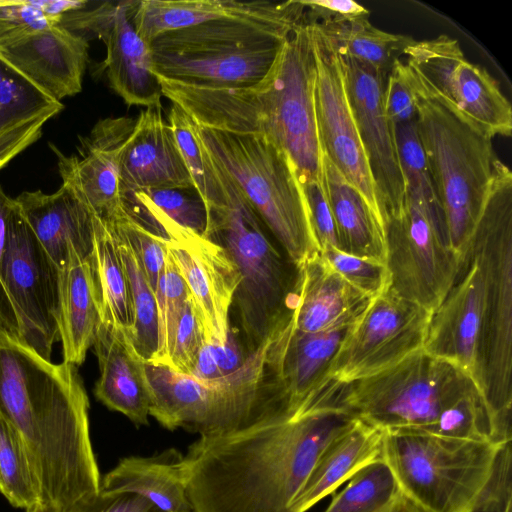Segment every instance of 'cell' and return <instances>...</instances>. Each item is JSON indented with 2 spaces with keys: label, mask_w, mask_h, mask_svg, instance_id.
Returning <instances> with one entry per match:
<instances>
[{
  "label": "cell",
  "mask_w": 512,
  "mask_h": 512,
  "mask_svg": "<svg viewBox=\"0 0 512 512\" xmlns=\"http://www.w3.org/2000/svg\"><path fill=\"white\" fill-rule=\"evenodd\" d=\"M93 347L100 369L95 396L106 407L122 413L135 425L147 426L150 391L145 363L120 332L102 322Z\"/></svg>",
  "instance_id": "26"
},
{
  "label": "cell",
  "mask_w": 512,
  "mask_h": 512,
  "mask_svg": "<svg viewBox=\"0 0 512 512\" xmlns=\"http://www.w3.org/2000/svg\"><path fill=\"white\" fill-rule=\"evenodd\" d=\"M483 279L478 264L465 256L448 293L431 312L423 349L450 361L476 381L482 326Z\"/></svg>",
  "instance_id": "23"
},
{
  "label": "cell",
  "mask_w": 512,
  "mask_h": 512,
  "mask_svg": "<svg viewBox=\"0 0 512 512\" xmlns=\"http://www.w3.org/2000/svg\"><path fill=\"white\" fill-rule=\"evenodd\" d=\"M430 317V311L388 288L350 327L327 378L345 383L397 364L423 348Z\"/></svg>",
  "instance_id": "16"
},
{
  "label": "cell",
  "mask_w": 512,
  "mask_h": 512,
  "mask_svg": "<svg viewBox=\"0 0 512 512\" xmlns=\"http://www.w3.org/2000/svg\"><path fill=\"white\" fill-rule=\"evenodd\" d=\"M323 176L340 249L347 254L386 265L384 230L361 193L323 152Z\"/></svg>",
  "instance_id": "31"
},
{
  "label": "cell",
  "mask_w": 512,
  "mask_h": 512,
  "mask_svg": "<svg viewBox=\"0 0 512 512\" xmlns=\"http://www.w3.org/2000/svg\"><path fill=\"white\" fill-rule=\"evenodd\" d=\"M512 511V449L511 441L497 450L490 474L469 512Z\"/></svg>",
  "instance_id": "46"
},
{
  "label": "cell",
  "mask_w": 512,
  "mask_h": 512,
  "mask_svg": "<svg viewBox=\"0 0 512 512\" xmlns=\"http://www.w3.org/2000/svg\"><path fill=\"white\" fill-rule=\"evenodd\" d=\"M341 58L347 97L374 183L384 230L386 220L400 211L405 199L394 125L384 108L387 73L352 58Z\"/></svg>",
  "instance_id": "19"
},
{
  "label": "cell",
  "mask_w": 512,
  "mask_h": 512,
  "mask_svg": "<svg viewBox=\"0 0 512 512\" xmlns=\"http://www.w3.org/2000/svg\"><path fill=\"white\" fill-rule=\"evenodd\" d=\"M183 456L169 448L151 456L124 457L101 478L100 491L143 497L160 512H191Z\"/></svg>",
  "instance_id": "29"
},
{
  "label": "cell",
  "mask_w": 512,
  "mask_h": 512,
  "mask_svg": "<svg viewBox=\"0 0 512 512\" xmlns=\"http://www.w3.org/2000/svg\"><path fill=\"white\" fill-rule=\"evenodd\" d=\"M512 512V511H511Z\"/></svg>",
  "instance_id": "56"
},
{
  "label": "cell",
  "mask_w": 512,
  "mask_h": 512,
  "mask_svg": "<svg viewBox=\"0 0 512 512\" xmlns=\"http://www.w3.org/2000/svg\"><path fill=\"white\" fill-rule=\"evenodd\" d=\"M308 404L341 410L383 430H417L500 445L475 379L423 348L361 379L340 383L327 378Z\"/></svg>",
  "instance_id": "3"
},
{
  "label": "cell",
  "mask_w": 512,
  "mask_h": 512,
  "mask_svg": "<svg viewBox=\"0 0 512 512\" xmlns=\"http://www.w3.org/2000/svg\"><path fill=\"white\" fill-rule=\"evenodd\" d=\"M26 512H61V511L54 504L40 502V503L26 509Z\"/></svg>",
  "instance_id": "55"
},
{
  "label": "cell",
  "mask_w": 512,
  "mask_h": 512,
  "mask_svg": "<svg viewBox=\"0 0 512 512\" xmlns=\"http://www.w3.org/2000/svg\"><path fill=\"white\" fill-rule=\"evenodd\" d=\"M58 104L0 58V126Z\"/></svg>",
  "instance_id": "42"
},
{
  "label": "cell",
  "mask_w": 512,
  "mask_h": 512,
  "mask_svg": "<svg viewBox=\"0 0 512 512\" xmlns=\"http://www.w3.org/2000/svg\"><path fill=\"white\" fill-rule=\"evenodd\" d=\"M314 24L339 55L386 73L396 59L395 54L402 52L414 40L409 36L378 29L370 23L368 17Z\"/></svg>",
  "instance_id": "34"
},
{
  "label": "cell",
  "mask_w": 512,
  "mask_h": 512,
  "mask_svg": "<svg viewBox=\"0 0 512 512\" xmlns=\"http://www.w3.org/2000/svg\"><path fill=\"white\" fill-rule=\"evenodd\" d=\"M297 0H140L129 1L131 22L137 34L149 45L158 35L221 18L272 17L285 14Z\"/></svg>",
  "instance_id": "28"
},
{
  "label": "cell",
  "mask_w": 512,
  "mask_h": 512,
  "mask_svg": "<svg viewBox=\"0 0 512 512\" xmlns=\"http://www.w3.org/2000/svg\"><path fill=\"white\" fill-rule=\"evenodd\" d=\"M384 430L355 418L333 437L318 456L291 512H306L356 472L382 457Z\"/></svg>",
  "instance_id": "27"
},
{
  "label": "cell",
  "mask_w": 512,
  "mask_h": 512,
  "mask_svg": "<svg viewBox=\"0 0 512 512\" xmlns=\"http://www.w3.org/2000/svg\"><path fill=\"white\" fill-rule=\"evenodd\" d=\"M331 267L351 286L374 299L389 288L385 264L356 257L335 248L320 252Z\"/></svg>",
  "instance_id": "45"
},
{
  "label": "cell",
  "mask_w": 512,
  "mask_h": 512,
  "mask_svg": "<svg viewBox=\"0 0 512 512\" xmlns=\"http://www.w3.org/2000/svg\"><path fill=\"white\" fill-rule=\"evenodd\" d=\"M57 323L64 362L82 364L101 323L89 260L59 270Z\"/></svg>",
  "instance_id": "32"
},
{
  "label": "cell",
  "mask_w": 512,
  "mask_h": 512,
  "mask_svg": "<svg viewBox=\"0 0 512 512\" xmlns=\"http://www.w3.org/2000/svg\"><path fill=\"white\" fill-rule=\"evenodd\" d=\"M354 419L303 403L287 417L199 436L183 456L191 512H291L324 447Z\"/></svg>",
  "instance_id": "1"
},
{
  "label": "cell",
  "mask_w": 512,
  "mask_h": 512,
  "mask_svg": "<svg viewBox=\"0 0 512 512\" xmlns=\"http://www.w3.org/2000/svg\"><path fill=\"white\" fill-rule=\"evenodd\" d=\"M389 289L432 312L454 284L462 259L452 249L440 208L405 190L400 211L384 224Z\"/></svg>",
  "instance_id": "12"
},
{
  "label": "cell",
  "mask_w": 512,
  "mask_h": 512,
  "mask_svg": "<svg viewBox=\"0 0 512 512\" xmlns=\"http://www.w3.org/2000/svg\"><path fill=\"white\" fill-rule=\"evenodd\" d=\"M136 117H108L99 120L87 137L81 138L79 155L58 159L62 182L73 188L80 199L100 219L111 222L124 210L120 189V153Z\"/></svg>",
  "instance_id": "20"
},
{
  "label": "cell",
  "mask_w": 512,
  "mask_h": 512,
  "mask_svg": "<svg viewBox=\"0 0 512 512\" xmlns=\"http://www.w3.org/2000/svg\"><path fill=\"white\" fill-rule=\"evenodd\" d=\"M106 223L115 235L126 241L134 250L155 293L168 256L164 238L136 222L125 210L116 219Z\"/></svg>",
  "instance_id": "43"
},
{
  "label": "cell",
  "mask_w": 512,
  "mask_h": 512,
  "mask_svg": "<svg viewBox=\"0 0 512 512\" xmlns=\"http://www.w3.org/2000/svg\"><path fill=\"white\" fill-rule=\"evenodd\" d=\"M402 53L427 87L491 138L509 137L512 107L498 81L469 62L457 39L413 40Z\"/></svg>",
  "instance_id": "15"
},
{
  "label": "cell",
  "mask_w": 512,
  "mask_h": 512,
  "mask_svg": "<svg viewBox=\"0 0 512 512\" xmlns=\"http://www.w3.org/2000/svg\"><path fill=\"white\" fill-rule=\"evenodd\" d=\"M399 489L392 470L381 457L356 472L324 512H382Z\"/></svg>",
  "instance_id": "38"
},
{
  "label": "cell",
  "mask_w": 512,
  "mask_h": 512,
  "mask_svg": "<svg viewBox=\"0 0 512 512\" xmlns=\"http://www.w3.org/2000/svg\"><path fill=\"white\" fill-rule=\"evenodd\" d=\"M14 207V198L9 197L0 186V263L9 243L11 216Z\"/></svg>",
  "instance_id": "53"
},
{
  "label": "cell",
  "mask_w": 512,
  "mask_h": 512,
  "mask_svg": "<svg viewBox=\"0 0 512 512\" xmlns=\"http://www.w3.org/2000/svg\"><path fill=\"white\" fill-rule=\"evenodd\" d=\"M204 341L200 322L189 298L175 327L163 365L189 375Z\"/></svg>",
  "instance_id": "47"
},
{
  "label": "cell",
  "mask_w": 512,
  "mask_h": 512,
  "mask_svg": "<svg viewBox=\"0 0 512 512\" xmlns=\"http://www.w3.org/2000/svg\"><path fill=\"white\" fill-rule=\"evenodd\" d=\"M150 227L164 238L167 252L182 276L209 343H225L232 331L229 312L241 282L226 249L208 237L165 216L137 193H130Z\"/></svg>",
  "instance_id": "14"
},
{
  "label": "cell",
  "mask_w": 512,
  "mask_h": 512,
  "mask_svg": "<svg viewBox=\"0 0 512 512\" xmlns=\"http://www.w3.org/2000/svg\"><path fill=\"white\" fill-rule=\"evenodd\" d=\"M88 410L75 365L53 364L0 330V415L29 451L42 502L60 510L100 491Z\"/></svg>",
  "instance_id": "2"
},
{
  "label": "cell",
  "mask_w": 512,
  "mask_h": 512,
  "mask_svg": "<svg viewBox=\"0 0 512 512\" xmlns=\"http://www.w3.org/2000/svg\"><path fill=\"white\" fill-rule=\"evenodd\" d=\"M351 326L326 332L297 330L291 315L277 330V371L293 396L304 400L328 376L330 365Z\"/></svg>",
  "instance_id": "30"
},
{
  "label": "cell",
  "mask_w": 512,
  "mask_h": 512,
  "mask_svg": "<svg viewBox=\"0 0 512 512\" xmlns=\"http://www.w3.org/2000/svg\"><path fill=\"white\" fill-rule=\"evenodd\" d=\"M306 21L301 0L272 17L221 18L158 35L149 43L161 78L212 88H251L271 71L290 32Z\"/></svg>",
  "instance_id": "4"
},
{
  "label": "cell",
  "mask_w": 512,
  "mask_h": 512,
  "mask_svg": "<svg viewBox=\"0 0 512 512\" xmlns=\"http://www.w3.org/2000/svg\"><path fill=\"white\" fill-rule=\"evenodd\" d=\"M228 194L226 205L206 207L204 236L223 246L239 271L241 282L233 304L249 353L291 315L300 268L271 241L265 225L232 179Z\"/></svg>",
  "instance_id": "8"
},
{
  "label": "cell",
  "mask_w": 512,
  "mask_h": 512,
  "mask_svg": "<svg viewBox=\"0 0 512 512\" xmlns=\"http://www.w3.org/2000/svg\"><path fill=\"white\" fill-rule=\"evenodd\" d=\"M276 372V329L239 369L222 378L204 380L145 363L150 416L168 430L199 436L243 429L266 419Z\"/></svg>",
  "instance_id": "7"
},
{
  "label": "cell",
  "mask_w": 512,
  "mask_h": 512,
  "mask_svg": "<svg viewBox=\"0 0 512 512\" xmlns=\"http://www.w3.org/2000/svg\"><path fill=\"white\" fill-rule=\"evenodd\" d=\"M120 189H195L162 106L141 111L120 153Z\"/></svg>",
  "instance_id": "24"
},
{
  "label": "cell",
  "mask_w": 512,
  "mask_h": 512,
  "mask_svg": "<svg viewBox=\"0 0 512 512\" xmlns=\"http://www.w3.org/2000/svg\"><path fill=\"white\" fill-rule=\"evenodd\" d=\"M58 303L59 270L15 204L0 263V330L50 360L59 339Z\"/></svg>",
  "instance_id": "13"
},
{
  "label": "cell",
  "mask_w": 512,
  "mask_h": 512,
  "mask_svg": "<svg viewBox=\"0 0 512 512\" xmlns=\"http://www.w3.org/2000/svg\"><path fill=\"white\" fill-rule=\"evenodd\" d=\"M167 121L172 128L194 188L205 206L226 205L229 194L222 169L199 137L195 121L175 104H172L169 110Z\"/></svg>",
  "instance_id": "35"
},
{
  "label": "cell",
  "mask_w": 512,
  "mask_h": 512,
  "mask_svg": "<svg viewBox=\"0 0 512 512\" xmlns=\"http://www.w3.org/2000/svg\"><path fill=\"white\" fill-rule=\"evenodd\" d=\"M384 108L394 126L416 120L415 96L407 66L399 58L394 60L385 82Z\"/></svg>",
  "instance_id": "49"
},
{
  "label": "cell",
  "mask_w": 512,
  "mask_h": 512,
  "mask_svg": "<svg viewBox=\"0 0 512 512\" xmlns=\"http://www.w3.org/2000/svg\"><path fill=\"white\" fill-rule=\"evenodd\" d=\"M196 129L286 256L300 268L319 253L302 186L285 153L262 135L223 132L197 123Z\"/></svg>",
  "instance_id": "9"
},
{
  "label": "cell",
  "mask_w": 512,
  "mask_h": 512,
  "mask_svg": "<svg viewBox=\"0 0 512 512\" xmlns=\"http://www.w3.org/2000/svg\"><path fill=\"white\" fill-rule=\"evenodd\" d=\"M14 201L58 270L90 259L96 215L71 186L62 182L53 193L24 191Z\"/></svg>",
  "instance_id": "22"
},
{
  "label": "cell",
  "mask_w": 512,
  "mask_h": 512,
  "mask_svg": "<svg viewBox=\"0 0 512 512\" xmlns=\"http://www.w3.org/2000/svg\"><path fill=\"white\" fill-rule=\"evenodd\" d=\"M499 447L424 431L384 430L382 458L399 488L430 512H469Z\"/></svg>",
  "instance_id": "10"
},
{
  "label": "cell",
  "mask_w": 512,
  "mask_h": 512,
  "mask_svg": "<svg viewBox=\"0 0 512 512\" xmlns=\"http://www.w3.org/2000/svg\"><path fill=\"white\" fill-rule=\"evenodd\" d=\"M89 261L101 322L120 332L127 340L133 317L126 271L111 228L97 216Z\"/></svg>",
  "instance_id": "33"
},
{
  "label": "cell",
  "mask_w": 512,
  "mask_h": 512,
  "mask_svg": "<svg viewBox=\"0 0 512 512\" xmlns=\"http://www.w3.org/2000/svg\"><path fill=\"white\" fill-rule=\"evenodd\" d=\"M394 137L405 190L419 193L429 204L440 208L417 131L416 120L395 125Z\"/></svg>",
  "instance_id": "41"
},
{
  "label": "cell",
  "mask_w": 512,
  "mask_h": 512,
  "mask_svg": "<svg viewBox=\"0 0 512 512\" xmlns=\"http://www.w3.org/2000/svg\"><path fill=\"white\" fill-rule=\"evenodd\" d=\"M310 222L319 251L335 248L341 251L335 221L328 203L324 182L301 185Z\"/></svg>",
  "instance_id": "50"
},
{
  "label": "cell",
  "mask_w": 512,
  "mask_h": 512,
  "mask_svg": "<svg viewBox=\"0 0 512 512\" xmlns=\"http://www.w3.org/2000/svg\"><path fill=\"white\" fill-rule=\"evenodd\" d=\"M306 7V21L321 23L368 17L370 12L352 0H301Z\"/></svg>",
  "instance_id": "52"
},
{
  "label": "cell",
  "mask_w": 512,
  "mask_h": 512,
  "mask_svg": "<svg viewBox=\"0 0 512 512\" xmlns=\"http://www.w3.org/2000/svg\"><path fill=\"white\" fill-rule=\"evenodd\" d=\"M309 25L316 68L315 112L323 152L361 193L383 227L374 183L347 97L342 58L317 26Z\"/></svg>",
  "instance_id": "17"
},
{
  "label": "cell",
  "mask_w": 512,
  "mask_h": 512,
  "mask_svg": "<svg viewBox=\"0 0 512 512\" xmlns=\"http://www.w3.org/2000/svg\"><path fill=\"white\" fill-rule=\"evenodd\" d=\"M382 512H430L417 501L398 490L392 501L382 510Z\"/></svg>",
  "instance_id": "54"
},
{
  "label": "cell",
  "mask_w": 512,
  "mask_h": 512,
  "mask_svg": "<svg viewBox=\"0 0 512 512\" xmlns=\"http://www.w3.org/2000/svg\"><path fill=\"white\" fill-rule=\"evenodd\" d=\"M87 6L65 13L59 24L102 40L106 48L103 68L109 85L127 105L161 106L163 93L152 70L149 45L135 31L129 1L103 2L94 8Z\"/></svg>",
  "instance_id": "18"
},
{
  "label": "cell",
  "mask_w": 512,
  "mask_h": 512,
  "mask_svg": "<svg viewBox=\"0 0 512 512\" xmlns=\"http://www.w3.org/2000/svg\"><path fill=\"white\" fill-rule=\"evenodd\" d=\"M465 256L483 279L476 382L504 444L512 439V173L501 160Z\"/></svg>",
  "instance_id": "5"
},
{
  "label": "cell",
  "mask_w": 512,
  "mask_h": 512,
  "mask_svg": "<svg viewBox=\"0 0 512 512\" xmlns=\"http://www.w3.org/2000/svg\"><path fill=\"white\" fill-rule=\"evenodd\" d=\"M62 109L61 103L0 126V170L35 143L41 137L45 123Z\"/></svg>",
  "instance_id": "48"
},
{
  "label": "cell",
  "mask_w": 512,
  "mask_h": 512,
  "mask_svg": "<svg viewBox=\"0 0 512 512\" xmlns=\"http://www.w3.org/2000/svg\"><path fill=\"white\" fill-rule=\"evenodd\" d=\"M406 66L434 191L450 245L463 261L500 159L488 134L433 93Z\"/></svg>",
  "instance_id": "6"
},
{
  "label": "cell",
  "mask_w": 512,
  "mask_h": 512,
  "mask_svg": "<svg viewBox=\"0 0 512 512\" xmlns=\"http://www.w3.org/2000/svg\"><path fill=\"white\" fill-rule=\"evenodd\" d=\"M0 58L55 101L81 92L89 58L84 35L60 24L0 42Z\"/></svg>",
  "instance_id": "21"
},
{
  "label": "cell",
  "mask_w": 512,
  "mask_h": 512,
  "mask_svg": "<svg viewBox=\"0 0 512 512\" xmlns=\"http://www.w3.org/2000/svg\"><path fill=\"white\" fill-rule=\"evenodd\" d=\"M193 189L149 188L137 193L174 223L204 235L207 226V209ZM130 194V193H129Z\"/></svg>",
  "instance_id": "44"
},
{
  "label": "cell",
  "mask_w": 512,
  "mask_h": 512,
  "mask_svg": "<svg viewBox=\"0 0 512 512\" xmlns=\"http://www.w3.org/2000/svg\"><path fill=\"white\" fill-rule=\"evenodd\" d=\"M189 298L188 288L168 255L155 290L158 315V352L153 363L164 364L175 327Z\"/></svg>",
  "instance_id": "40"
},
{
  "label": "cell",
  "mask_w": 512,
  "mask_h": 512,
  "mask_svg": "<svg viewBox=\"0 0 512 512\" xmlns=\"http://www.w3.org/2000/svg\"><path fill=\"white\" fill-rule=\"evenodd\" d=\"M372 300L351 286L319 252L300 267L293 325L310 333L346 328L358 320Z\"/></svg>",
  "instance_id": "25"
},
{
  "label": "cell",
  "mask_w": 512,
  "mask_h": 512,
  "mask_svg": "<svg viewBox=\"0 0 512 512\" xmlns=\"http://www.w3.org/2000/svg\"><path fill=\"white\" fill-rule=\"evenodd\" d=\"M87 4L83 0H0V42L58 25L65 13Z\"/></svg>",
  "instance_id": "39"
},
{
  "label": "cell",
  "mask_w": 512,
  "mask_h": 512,
  "mask_svg": "<svg viewBox=\"0 0 512 512\" xmlns=\"http://www.w3.org/2000/svg\"><path fill=\"white\" fill-rule=\"evenodd\" d=\"M61 512H160L143 497L127 493H104L85 497Z\"/></svg>",
  "instance_id": "51"
},
{
  "label": "cell",
  "mask_w": 512,
  "mask_h": 512,
  "mask_svg": "<svg viewBox=\"0 0 512 512\" xmlns=\"http://www.w3.org/2000/svg\"><path fill=\"white\" fill-rule=\"evenodd\" d=\"M0 492L15 507L42 502V489L29 451L17 430L0 415Z\"/></svg>",
  "instance_id": "37"
},
{
  "label": "cell",
  "mask_w": 512,
  "mask_h": 512,
  "mask_svg": "<svg viewBox=\"0 0 512 512\" xmlns=\"http://www.w3.org/2000/svg\"><path fill=\"white\" fill-rule=\"evenodd\" d=\"M315 76L311 29L305 21L290 32L271 71L257 85L261 135L285 153L301 185L324 182Z\"/></svg>",
  "instance_id": "11"
},
{
  "label": "cell",
  "mask_w": 512,
  "mask_h": 512,
  "mask_svg": "<svg viewBox=\"0 0 512 512\" xmlns=\"http://www.w3.org/2000/svg\"><path fill=\"white\" fill-rule=\"evenodd\" d=\"M114 236L126 271L131 299L133 322L126 341L139 359L144 363H153L158 352V315L155 293L134 250L126 241L115 234Z\"/></svg>",
  "instance_id": "36"
}]
</instances>
